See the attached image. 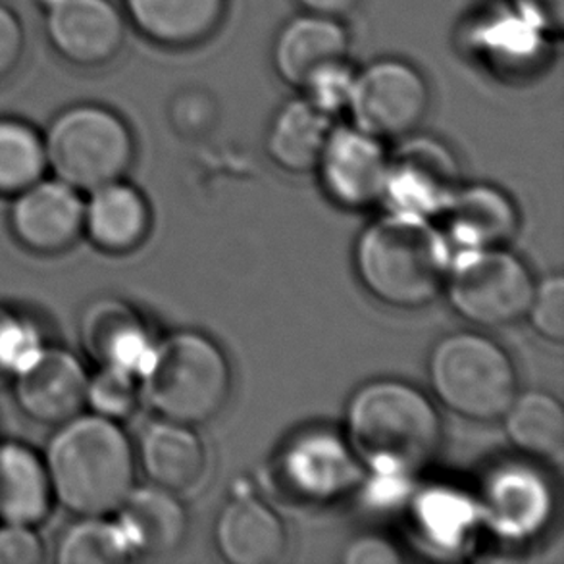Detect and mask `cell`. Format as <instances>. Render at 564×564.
Returning <instances> with one entry per match:
<instances>
[{
  "label": "cell",
  "mask_w": 564,
  "mask_h": 564,
  "mask_svg": "<svg viewBox=\"0 0 564 564\" xmlns=\"http://www.w3.org/2000/svg\"><path fill=\"white\" fill-rule=\"evenodd\" d=\"M45 561V543L35 527L0 524V564H39Z\"/></svg>",
  "instance_id": "d6a6232c"
},
{
  "label": "cell",
  "mask_w": 564,
  "mask_h": 564,
  "mask_svg": "<svg viewBox=\"0 0 564 564\" xmlns=\"http://www.w3.org/2000/svg\"><path fill=\"white\" fill-rule=\"evenodd\" d=\"M214 543L229 564H272L282 558L288 534L282 520L267 503L252 497H237L224 505Z\"/></svg>",
  "instance_id": "e0dca14e"
},
{
  "label": "cell",
  "mask_w": 564,
  "mask_h": 564,
  "mask_svg": "<svg viewBox=\"0 0 564 564\" xmlns=\"http://www.w3.org/2000/svg\"><path fill=\"white\" fill-rule=\"evenodd\" d=\"M357 69L349 58L332 62L328 66L314 72L299 89L311 105L322 110L329 118L344 115L351 102Z\"/></svg>",
  "instance_id": "f546056e"
},
{
  "label": "cell",
  "mask_w": 564,
  "mask_h": 564,
  "mask_svg": "<svg viewBox=\"0 0 564 564\" xmlns=\"http://www.w3.org/2000/svg\"><path fill=\"white\" fill-rule=\"evenodd\" d=\"M449 264L447 241L420 214H383L355 245V268L365 290L393 308L430 305L445 285Z\"/></svg>",
  "instance_id": "3957f363"
},
{
  "label": "cell",
  "mask_w": 564,
  "mask_h": 564,
  "mask_svg": "<svg viewBox=\"0 0 564 564\" xmlns=\"http://www.w3.org/2000/svg\"><path fill=\"white\" fill-rule=\"evenodd\" d=\"M303 12L345 20L360 7L362 0H295Z\"/></svg>",
  "instance_id": "d590c367"
},
{
  "label": "cell",
  "mask_w": 564,
  "mask_h": 564,
  "mask_svg": "<svg viewBox=\"0 0 564 564\" xmlns=\"http://www.w3.org/2000/svg\"><path fill=\"white\" fill-rule=\"evenodd\" d=\"M334 128V118L324 115L305 97L290 100L268 126V156L278 169L290 174L314 172Z\"/></svg>",
  "instance_id": "cb8c5ba5"
},
{
  "label": "cell",
  "mask_w": 564,
  "mask_h": 564,
  "mask_svg": "<svg viewBox=\"0 0 564 564\" xmlns=\"http://www.w3.org/2000/svg\"><path fill=\"white\" fill-rule=\"evenodd\" d=\"M43 131L15 116H0V195L14 197L45 177Z\"/></svg>",
  "instance_id": "484cf974"
},
{
  "label": "cell",
  "mask_w": 564,
  "mask_h": 564,
  "mask_svg": "<svg viewBox=\"0 0 564 564\" xmlns=\"http://www.w3.org/2000/svg\"><path fill=\"white\" fill-rule=\"evenodd\" d=\"M45 465L54 501L76 517H110L135 488V453L120 422L82 412L54 430Z\"/></svg>",
  "instance_id": "6da1fadb"
},
{
  "label": "cell",
  "mask_w": 564,
  "mask_h": 564,
  "mask_svg": "<svg viewBox=\"0 0 564 564\" xmlns=\"http://www.w3.org/2000/svg\"><path fill=\"white\" fill-rule=\"evenodd\" d=\"M141 380L120 368L100 367L89 376L85 391V409L108 420L128 419L138 409Z\"/></svg>",
  "instance_id": "83f0119b"
},
{
  "label": "cell",
  "mask_w": 564,
  "mask_h": 564,
  "mask_svg": "<svg viewBox=\"0 0 564 564\" xmlns=\"http://www.w3.org/2000/svg\"><path fill=\"white\" fill-rule=\"evenodd\" d=\"M460 189V170L449 147L434 138H404L389 154L383 198L391 210L442 214Z\"/></svg>",
  "instance_id": "30bf717a"
},
{
  "label": "cell",
  "mask_w": 564,
  "mask_h": 564,
  "mask_svg": "<svg viewBox=\"0 0 564 564\" xmlns=\"http://www.w3.org/2000/svg\"><path fill=\"white\" fill-rule=\"evenodd\" d=\"M432 105L426 76L403 58H380L357 72L347 112L352 126L380 141L419 130Z\"/></svg>",
  "instance_id": "ba28073f"
},
{
  "label": "cell",
  "mask_w": 564,
  "mask_h": 564,
  "mask_svg": "<svg viewBox=\"0 0 564 564\" xmlns=\"http://www.w3.org/2000/svg\"><path fill=\"white\" fill-rule=\"evenodd\" d=\"M54 177L79 193L123 180L135 161V138L122 115L99 102H76L43 131Z\"/></svg>",
  "instance_id": "5b68a950"
},
{
  "label": "cell",
  "mask_w": 564,
  "mask_h": 564,
  "mask_svg": "<svg viewBox=\"0 0 564 564\" xmlns=\"http://www.w3.org/2000/svg\"><path fill=\"white\" fill-rule=\"evenodd\" d=\"M85 200L79 191L58 177L30 185L12 197L8 213L15 239L39 254L68 251L84 236Z\"/></svg>",
  "instance_id": "8fae6325"
},
{
  "label": "cell",
  "mask_w": 564,
  "mask_h": 564,
  "mask_svg": "<svg viewBox=\"0 0 564 564\" xmlns=\"http://www.w3.org/2000/svg\"><path fill=\"white\" fill-rule=\"evenodd\" d=\"M56 543L61 564H118L133 557L130 543L116 520L77 517Z\"/></svg>",
  "instance_id": "4316f807"
},
{
  "label": "cell",
  "mask_w": 564,
  "mask_h": 564,
  "mask_svg": "<svg viewBox=\"0 0 564 564\" xmlns=\"http://www.w3.org/2000/svg\"><path fill=\"white\" fill-rule=\"evenodd\" d=\"M79 339L99 367L120 368L139 380L154 349L138 311L116 297H100L85 306L79 318Z\"/></svg>",
  "instance_id": "5bb4252c"
},
{
  "label": "cell",
  "mask_w": 564,
  "mask_h": 564,
  "mask_svg": "<svg viewBox=\"0 0 564 564\" xmlns=\"http://www.w3.org/2000/svg\"><path fill=\"white\" fill-rule=\"evenodd\" d=\"M345 419L352 455L375 473H419L442 443L434 404L406 381L381 378L360 386Z\"/></svg>",
  "instance_id": "7a4b0ae2"
},
{
  "label": "cell",
  "mask_w": 564,
  "mask_h": 564,
  "mask_svg": "<svg viewBox=\"0 0 564 564\" xmlns=\"http://www.w3.org/2000/svg\"><path fill=\"white\" fill-rule=\"evenodd\" d=\"M133 555L164 557L187 535V512L177 494L159 486L133 488L115 512Z\"/></svg>",
  "instance_id": "ac0fdd59"
},
{
  "label": "cell",
  "mask_w": 564,
  "mask_h": 564,
  "mask_svg": "<svg viewBox=\"0 0 564 564\" xmlns=\"http://www.w3.org/2000/svg\"><path fill=\"white\" fill-rule=\"evenodd\" d=\"M89 375L74 352L45 345L12 378L14 399L25 416L45 426H61L85 411Z\"/></svg>",
  "instance_id": "4fadbf2b"
},
{
  "label": "cell",
  "mask_w": 564,
  "mask_h": 564,
  "mask_svg": "<svg viewBox=\"0 0 564 564\" xmlns=\"http://www.w3.org/2000/svg\"><path fill=\"white\" fill-rule=\"evenodd\" d=\"M45 345L35 322L0 305V378L12 380Z\"/></svg>",
  "instance_id": "f1b7e54d"
},
{
  "label": "cell",
  "mask_w": 564,
  "mask_h": 564,
  "mask_svg": "<svg viewBox=\"0 0 564 564\" xmlns=\"http://www.w3.org/2000/svg\"><path fill=\"white\" fill-rule=\"evenodd\" d=\"M505 434L517 449L532 457L561 458L564 447V411L547 391L514 395L503 416Z\"/></svg>",
  "instance_id": "d4e9b609"
},
{
  "label": "cell",
  "mask_w": 564,
  "mask_h": 564,
  "mask_svg": "<svg viewBox=\"0 0 564 564\" xmlns=\"http://www.w3.org/2000/svg\"><path fill=\"white\" fill-rule=\"evenodd\" d=\"M514 8L540 25L551 39L561 37L564 28V0H511Z\"/></svg>",
  "instance_id": "e575fe53"
},
{
  "label": "cell",
  "mask_w": 564,
  "mask_h": 564,
  "mask_svg": "<svg viewBox=\"0 0 564 564\" xmlns=\"http://www.w3.org/2000/svg\"><path fill=\"white\" fill-rule=\"evenodd\" d=\"M130 30L166 51L205 45L220 31L228 0H122Z\"/></svg>",
  "instance_id": "9a60e30c"
},
{
  "label": "cell",
  "mask_w": 564,
  "mask_h": 564,
  "mask_svg": "<svg viewBox=\"0 0 564 564\" xmlns=\"http://www.w3.org/2000/svg\"><path fill=\"white\" fill-rule=\"evenodd\" d=\"M53 503L45 458L23 443H0V524L37 527Z\"/></svg>",
  "instance_id": "7402d4cb"
},
{
  "label": "cell",
  "mask_w": 564,
  "mask_h": 564,
  "mask_svg": "<svg viewBox=\"0 0 564 564\" xmlns=\"http://www.w3.org/2000/svg\"><path fill=\"white\" fill-rule=\"evenodd\" d=\"M389 153L383 141L352 128H334L324 147L318 174L337 205L360 210L383 198Z\"/></svg>",
  "instance_id": "7c38bea8"
},
{
  "label": "cell",
  "mask_w": 564,
  "mask_h": 564,
  "mask_svg": "<svg viewBox=\"0 0 564 564\" xmlns=\"http://www.w3.org/2000/svg\"><path fill=\"white\" fill-rule=\"evenodd\" d=\"M28 30L14 8L0 2V87L10 84L28 56Z\"/></svg>",
  "instance_id": "1f68e13d"
},
{
  "label": "cell",
  "mask_w": 564,
  "mask_h": 564,
  "mask_svg": "<svg viewBox=\"0 0 564 564\" xmlns=\"http://www.w3.org/2000/svg\"><path fill=\"white\" fill-rule=\"evenodd\" d=\"M229 388L226 355L198 332H176L154 344L141 375V395L154 411L189 426L213 420L228 401Z\"/></svg>",
  "instance_id": "277c9868"
},
{
  "label": "cell",
  "mask_w": 564,
  "mask_h": 564,
  "mask_svg": "<svg viewBox=\"0 0 564 564\" xmlns=\"http://www.w3.org/2000/svg\"><path fill=\"white\" fill-rule=\"evenodd\" d=\"M351 35L344 20L303 12L282 25L272 43V66L283 84L301 89L314 72L349 58Z\"/></svg>",
  "instance_id": "2e32d148"
},
{
  "label": "cell",
  "mask_w": 564,
  "mask_h": 564,
  "mask_svg": "<svg viewBox=\"0 0 564 564\" xmlns=\"http://www.w3.org/2000/svg\"><path fill=\"white\" fill-rule=\"evenodd\" d=\"M341 558L347 564H393L403 561L397 547L380 535H360L352 540L345 547Z\"/></svg>",
  "instance_id": "836d02e7"
},
{
  "label": "cell",
  "mask_w": 564,
  "mask_h": 564,
  "mask_svg": "<svg viewBox=\"0 0 564 564\" xmlns=\"http://www.w3.org/2000/svg\"><path fill=\"white\" fill-rule=\"evenodd\" d=\"M476 53L489 68L509 74L530 72L545 61L553 39L535 25L519 8L509 7L481 15L470 33Z\"/></svg>",
  "instance_id": "603a6c76"
},
{
  "label": "cell",
  "mask_w": 564,
  "mask_h": 564,
  "mask_svg": "<svg viewBox=\"0 0 564 564\" xmlns=\"http://www.w3.org/2000/svg\"><path fill=\"white\" fill-rule=\"evenodd\" d=\"M442 214L451 239L465 249L501 247L520 224L511 197L491 185L460 187Z\"/></svg>",
  "instance_id": "44dd1931"
},
{
  "label": "cell",
  "mask_w": 564,
  "mask_h": 564,
  "mask_svg": "<svg viewBox=\"0 0 564 564\" xmlns=\"http://www.w3.org/2000/svg\"><path fill=\"white\" fill-rule=\"evenodd\" d=\"M51 51L69 68L102 72L128 45L130 23L115 0H62L43 14Z\"/></svg>",
  "instance_id": "9c48e42d"
},
{
  "label": "cell",
  "mask_w": 564,
  "mask_h": 564,
  "mask_svg": "<svg viewBox=\"0 0 564 564\" xmlns=\"http://www.w3.org/2000/svg\"><path fill=\"white\" fill-rule=\"evenodd\" d=\"M151 231L145 195L123 180L102 185L85 200L84 234L97 249L126 254L143 245Z\"/></svg>",
  "instance_id": "d6986e66"
},
{
  "label": "cell",
  "mask_w": 564,
  "mask_h": 564,
  "mask_svg": "<svg viewBox=\"0 0 564 564\" xmlns=\"http://www.w3.org/2000/svg\"><path fill=\"white\" fill-rule=\"evenodd\" d=\"M139 463L151 484L180 496L205 473V447L189 424L162 419L141 435Z\"/></svg>",
  "instance_id": "ffe728a7"
},
{
  "label": "cell",
  "mask_w": 564,
  "mask_h": 564,
  "mask_svg": "<svg viewBox=\"0 0 564 564\" xmlns=\"http://www.w3.org/2000/svg\"><path fill=\"white\" fill-rule=\"evenodd\" d=\"M62 0H33V4L41 10V14H45L48 10H53L54 7H58Z\"/></svg>",
  "instance_id": "8d00e7d4"
},
{
  "label": "cell",
  "mask_w": 564,
  "mask_h": 564,
  "mask_svg": "<svg viewBox=\"0 0 564 564\" xmlns=\"http://www.w3.org/2000/svg\"><path fill=\"white\" fill-rule=\"evenodd\" d=\"M427 378L449 411L474 422L503 416L517 395V370L509 352L491 337L458 332L435 344Z\"/></svg>",
  "instance_id": "8992f818"
},
{
  "label": "cell",
  "mask_w": 564,
  "mask_h": 564,
  "mask_svg": "<svg viewBox=\"0 0 564 564\" xmlns=\"http://www.w3.org/2000/svg\"><path fill=\"white\" fill-rule=\"evenodd\" d=\"M528 318L540 336L563 344L564 341V280L563 275H551L535 285L534 295L528 306Z\"/></svg>",
  "instance_id": "4dcf8cb0"
},
{
  "label": "cell",
  "mask_w": 564,
  "mask_h": 564,
  "mask_svg": "<svg viewBox=\"0 0 564 564\" xmlns=\"http://www.w3.org/2000/svg\"><path fill=\"white\" fill-rule=\"evenodd\" d=\"M449 305L481 328H503L528 313L534 278L527 264L503 247L466 249L445 278Z\"/></svg>",
  "instance_id": "52a82bcc"
}]
</instances>
